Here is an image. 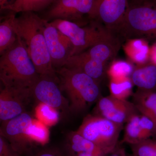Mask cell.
Returning a JSON list of instances; mask_svg holds the SVG:
<instances>
[{"label": "cell", "instance_id": "cell-1", "mask_svg": "<svg viewBox=\"0 0 156 156\" xmlns=\"http://www.w3.org/2000/svg\"><path fill=\"white\" fill-rule=\"evenodd\" d=\"M45 20L34 12H23L19 17H15L14 25L39 74L59 81L52 64L44 34Z\"/></svg>", "mask_w": 156, "mask_h": 156}, {"label": "cell", "instance_id": "cell-2", "mask_svg": "<svg viewBox=\"0 0 156 156\" xmlns=\"http://www.w3.org/2000/svg\"><path fill=\"white\" fill-rule=\"evenodd\" d=\"M40 76L25 44L18 37L15 44L0 58V80L4 87L32 91Z\"/></svg>", "mask_w": 156, "mask_h": 156}, {"label": "cell", "instance_id": "cell-3", "mask_svg": "<svg viewBox=\"0 0 156 156\" xmlns=\"http://www.w3.org/2000/svg\"><path fill=\"white\" fill-rule=\"evenodd\" d=\"M56 71L59 87L68 97L71 111L82 112L99 98L100 90L98 82L87 74L65 66Z\"/></svg>", "mask_w": 156, "mask_h": 156}, {"label": "cell", "instance_id": "cell-4", "mask_svg": "<svg viewBox=\"0 0 156 156\" xmlns=\"http://www.w3.org/2000/svg\"><path fill=\"white\" fill-rule=\"evenodd\" d=\"M126 39H148L156 41V2L128 0V9L114 32Z\"/></svg>", "mask_w": 156, "mask_h": 156}, {"label": "cell", "instance_id": "cell-5", "mask_svg": "<svg viewBox=\"0 0 156 156\" xmlns=\"http://www.w3.org/2000/svg\"><path fill=\"white\" fill-rule=\"evenodd\" d=\"M51 23L71 42L73 46V56L82 53L98 44L117 37L105 27L96 23H91L84 27L64 20H54Z\"/></svg>", "mask_w": 156, "mask_h": 156}, {"label": "cell", "instance_id": "cell-6", "mask_svg": "<svg viewBox=\"0 0 156 156\" xmlns=\"http://www.w3.org/2000/svg\"><path fill=\"white\" fill-rule=\"evenodd\" d=\"M123 125L114 122L100 115L86 117L77 132L92 141L105 155L112 153L117 145Z\"/></svg>", "mask_w": 156, "mask_h": 156}, {"label": "cell", "instance_id": "cell-7", "mask_svg": "<svg viewBox=\"0 0 156 156\" xmlns=\"http://www.w3.org/2000/svg\"><path fill=\"white\" fill-rule=\"evenodd\" d=\"M34 120L25 112L12 119L2 122L0 135L5 137L12 148L21 156L35 146L31 134Z\"/></svg>", "mask_w": 156, "mask_h": 156}, {"label": "cell", "instance_id": "cell-8", "mask_svg": "<svg viewBox=\"0 0 156 156\" xmlns=\"http://www.w3.org/2000/svg\"><path fill=\"white\" fill-rule=\"evenodd\" d=\"M101 0H54L47 13V18L52 20H64L80 24L83 17L98 18Z\"/></svg>", "mask_w": 156, "mask_h": 156}, {"label": "cell", "instance_id": "cell-9", "mask_svg": "<svg viewBox=\"0 0 156 156\" xmlns=\"http://www.w3.org/2000/svg\"><path fill=\"white\" fill-rule=\"evenodd\" d=\"M44 34L53 67L56 69L65 66L73 56V46L69 38L45 19Z\"/></svg>", "mask_w": 156, "mask_h": 156}, {"label": "cell", "instance_id": "cell-10", "mask_svg": "<svg viewBox=\"0 0 156 156\" xmlns=\"http://www.w3.org/2000/svg\"><path fill=\"white\" fill-rule=\"evenodd\" d=\"M32 97L30 90H17L4 87L0 92V119L6 122L25 112Z\"/></svg>", "mask_w": 156, "mask_h": 156}, {"label": "cell", "instance_id": "cell-11", "mask_svg": "<svg viewBox=\"0 0 156 156\" xmlns=\"http://www.w3.org/2000/svg\"><path fill=\"white\" fill-rule=\"evenodd\" d=\"M59 81L46 76L40 75L32 89V97L39 102L54 109L62 110L67 101L62 93Z\"/></svg>", "mask_w": 156, "mask_h": 156}, {"label": "cell", "instance_id": "cell-12", "mask_svg": "<svg viewBox=\"0 0 156 156\" xmlns=\"http://www.w3.org/2000/svg\"><path fill=\"white\" fill-rule=\"evenodd\" d=\"M97 109L98 115L122 125L127 122L137 111L134 103L127 100L117 99L110 95L99 99Z\"/></svg>", "mask_w": 156, "mask_h": 156}, {"label": "cell", "instance_id": "cell-13", "mask_svg": "<svg viewBox=\"0 0 156 156\" xmlns=\"http://www.w3.org/2000/svg\"><path fill=\"white\" fill-rule=\"evenodd\" d=\"M128 0H101L98 10V19L114 34L125 16Z\"/></svg>", "mask_w": 156, "mask_h": 156}, {"label": "cell", "instance_id": "cell-14", "mask_svg": "<svg viewBox=\"0 0 156 156\" xmlns=\"http://www.w3.org/2000/svg\"><path fill=\"white\" fill-rule=\"evenodd\" d=\"M105 65L81 53L71 56L64 66L81 71L98 82L104 76Z\"/></svg>", "mask_w": 156, "mask_h": 156}, {"label": "cell", "instance_id": "cell-15", "mask_svg": "<svg viewBox=\"0 0 156 156\" xmlns=\"http://www.w3.org/2000/svg\"><path fill=\"white\" fill-rule=\"evenodd\" d=\"M133 103L137 111L150 119L154 125L153 137H156V91L138 89L133 94Z\"/></svg>", "mask_w": 156, "mask_h": 156}, {"label": "cell", "instance_id": "cell-16", "mask_svg": "<svg viewBox=\"0 0 156 156\" xmlns=\"http://www.w3.org/2000/svg\"><path fill=\"white\" fill-rule=\"evenodd\" d=\"M123 49L130 62L137 66L149 62L150 47L146 39H128L123 46Z\"/></svg>", "mask_w": 156, "mask_h": 156}, {"label": "cell", "instance_id": "cell-17", "mask_svg": "<svg viewBox=\"0 0 156 156\" xmlns=\"http://www.w3.org/2000/svg\"><path fill=\"white\" fill-rule=\"evenodd\" d=\"M133 84L146 91L156 89V66L149 63L134 68L131 76Z\"/></svg>", "mask_w": 156, "mask_h": 156}, {"label": "cell", "instance_id": "cell-18", "mask_svg": "<svg viewBox=\"0 0 156 156\" xmlns=\"http://www.w3.org/2000/svg\"><path fill=\"white\" fill-rule=\"evenodd\" d=\"M65 150L70 156H75L79 153H91L96 156H104V154L95 144L79 134L77 131L69 135Z\"/></svg>", "mask_w": 156, "mask_h": 156}, {"label": "cell", "instance_id": "cell-19", "mask_svg": "<svg viewBox=\"0 0 156 156\" xmlns=\"http://www.w3.org/2000/svg\"><path fill=\"white\" fill-rule=\"evenodd\" d=\"M15 13L6 16L0 23V54L2 55L12 48L18 40V37L14 25Z\"/></svg>", "mask_w": 156, "mask_h": 156}, {"label": "cell", "instance_id": "cell-20", "mask_svg": "<svg viewBox=\"0 0 156 156\" xmlns=\"http://www.w3.org/2000/svg\"><path fill=\"white\" fill-rule=\"evenodd\" d=\"M140 119V115L136 113L127 121L122 140L123 143L134 145L151 138L143 128Z\"/></svg>", "mask_w": 156, "mask_h": 156}, {"label": "cell", "instance_id": "cell-21", "mask_svg": "<svg viewBox=\"0 0 156 156\" xmlns=\"http://www.w3.org/2000/svg\"><path fill=\"white\" fill-rule=\"evenodd\" d=\"M134 68L131 62L116 60L110 64L107 73L110 80H118L131 77Z\"/></svg>", "mask_w": 156, "mask_h": 156}, {"label": "cell", "instance_id": "cell-22", "mask_svg": "<svg viewBox=\"0 0 156 156\" xmlns=\"http://www.w3.org/2000/svg\"><path fill=\"white\" fill-rule=\"evenodd\" d=\"M54 0H16L14 5L7 10L13 13L36 12L47 8Z\"/></svg>", "mask_w": 156, "mask_h": 156}, {"label": "cell", "instance_id": "cell-23", "mask_svg": "<svg viewBox=\"0 0 156 156\" xmlns=\"http://www.w3.org/2000/svg\"><path fill=\"white\" fill-rule=\"evenodd\" d=\"M133 83L131 77L118 80H110V95L120 100H126L133 94Z\"/></svg>", "mask_w": 156, "mask_h": 156}, {"label": "cell", "instance_id": "cell-24", "mask_svg": "<svg viewBox=\"0 0 156 156\" xmlns=\"http://www.w3.org/2000/svg\"><path fill=\"white\" fill-rule=\"evenodd\" d=\"M131 146L134 156H156V140L149 138Z\"/></svg>", "mask_w": 156, "mask_h": 156}, {"label": "cell", "instance_id": "cell-25", "mask_svg": "<svg viewBox=\"0 0 156 156\" xmlns=\"http://www.w3.org/2000/svg\"><path fill=\"white\" fill-rule=\"evenodd\" d=\"M24 156H70L63 148L53 146H34Z\"/></svg>", "mask_w": 156, "mask_h": 156}, {"label": "cell", "instance_id": "cell-26", "mask_svg": "<svg viewBox=\"0 0 156 156\" xmlns=\"http://www.w3.org/2000/svg\"><path fill=\"white\" fill-rule=\"evenodd\" d=\"M32 137L36 141H44L47 138V130L42 125H40L36 122H34L31 130Z\"/></svg>", "mask_w": 156, "mask_h": 156}, {"label": "cell", "instance_id": "cell-27", "mask_svg": "<svg viewBox=\"0 0 156 156\" xmlns=\"http://www.w3.org/2000/svg\"><path fill=\"white\" fill-rule=\"evenodd\" d=\"M0 156H21L11 146L7 140L0 135Z\"/></svg>", "mask_w": 156, "mask_h": 156}, {"label": "cell", "instance_id": "cell-28", "mask_svg": "<svg viewBox=\"0 0 156 156\" xmlns=\"http://www.w3.org/2000/svg\"><path fill=\"white\" fill-rule=\"evenodd\" d=\"M38 109L39 114L45 120L53 121L57 119V115L53 112L54 109L42 104Z\"/></svg>", "mask_w": 156, "mask_h": 156}, {"label": "cell", "instance_id": "cell-29", "mask_svg": "<svg viewBox=\"0 0 156 156\" xmlns=\"http://www.w3.org/2000/svg\"><path fill=\"white\" fill-rule=\"evenodd\" d=\"M149 63L156 66V41L150 47Z\"/></svg>", "mask_w": 156, "mask_h": 156}, {"label": "cell", "instance_id": "cell-30", "mask_svg": "<svg viewBox=\"0 0 156 156\" xmlns=\"http://www.w3.org/2000/svg\"><path fill=\"white\" fill-rule=\"evenodd\" d=\"M16 0H0L1 11L7 10L9 7L14 5Z\"/></svg>", "mask_w": 156, "mask_h": 156}, {"label": "cell", "instance_id": "cell-31", "mask_svg": "<svg viewBox=\"0 0 156 156\" xmlns=\"http://www.w3.org/2000/svg\"><path fill=\"white\" fill-rule=\"evenodd\" d=\"M116 149L112 153V156H127L123 149H119L117 150Z\"/></svg>", "mask_w": 156, "mask_h": 156}, {"label": "cell", "instance_id": "cell-32", "mask_svg": "<svg viewBox=\"0 0 156 156\" xmlns=\"http://www.w3.org/2000/svg\"><path fill=\"white\" fill-rule=\"evenodd\" d=\"M131 156H134V155H131Z\"/></svg>", "mask_w": 156, "mask_h": 156}]
</instances>
